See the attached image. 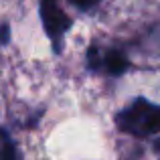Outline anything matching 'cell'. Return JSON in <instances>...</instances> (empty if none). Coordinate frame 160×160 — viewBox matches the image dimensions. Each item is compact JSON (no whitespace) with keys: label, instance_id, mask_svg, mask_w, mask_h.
<instances>
[{"label":"cell","instance_id":"cell-1","mask_svg":"<svg viewBox=\"0 0 160 160\" xmlns=\"http://www.w3.org/2000/svg\"><path fill=\"white\" fill-rule=\"evenodd\" d=\"M116 124L122 132L132 136H152L160 132V106L138 98L116 116Z\"/></svg>","mask_w":160,"mask_h":160},{"label":"cell","instance_id":"cell-2","mask_svg":"<svg viewBox=\"0 0 160 160\" xmlns=\"http://www.w3.org/2000/svg\"><path fill=\"white\" fill-rule=\"evenodd\" d=\"M41 20H43L47 37L53 43L55 53H59L61 51V43H63V35L71 27V18L59 6L57 0H41Z\"/></svg>","mask_w":160,"mask_h":160},{"label":"cell","instance_id":"cell-3","mask_svg":"<svg viewBox=\"0 0 160 160\" xmlns=\"http://www.w3.org/2000/svg\"><path fill=\"white\" fill-rule=\"evenodd\" d=\"M102 67L109 75H122L130 67V63H128V57L124 53L109 51V53H106V57H102Z\"/></svg>","mask_w":160,"mask_h":160},{"label":"cell","instance_id":"cell-4","mask_svg":"<svg viewBox=\"0 0 160 160\" xmlns=\"http://www.w3.org/2000/svg\"><path fill=\"white\" fill-rule=\"evenodd\" d=\"M0 136H2V150H0V158H16L18 154H16V150H14V144H12V140L8 138V134H6V130H2L0 132Z\"/></svg>","mask_w":160,"mask_h":160},{"label":"cell","instance_id":"cell-5","mask_svg":"<svg viewBox=\"0 0 160 160\" xmlns=\"http://www.w3.org/2000/svg\"><path fill=\"white\" fill-rule=\"evenodd\" d=\"M87 65H89V69H99L102 67V55H99V49L93 47V45L87 49Z\"/></svg>","mask_w":160,"mask_h":160},{"label":"cell","instance_id":"cell-6","mask_svg":"<svg viewBox=\"0 0 160 160\" xmlns=\"http://www.w3.org/2000/svg\"><path fill=\"white\" fill-rule=\"evenodd\" d=\"M73 6H77V8H81V10H87V8H91V6H95V4L99 2V0H69Z\"/></svg>","mask_w":160,"mask_h":160},{"label":"cell","instance_id":"cell-7","mask_svg":"<svg viewBox=\"0 0 160 160\" xmlns=\"http://www.w3.org/2000/svg\"><path fill=\"white\" fill-rule=\"evenodd\" d=\"M10 41V28H8L6 22L0 24V45H6Z\"/></svg>","mask_w":160,"mask_h":160},{"label":"cell","instance_id":"cell-8","mask_svg":"<svg viewBox=\"0 0 160 160\" xmlns=\"http://www.w3.org/2000/svg\"><path fill=\"white\" fill-rule=\"evenodd\" d=\"M156 150H160V142H156Z\"/></svg>","mask_w":160,"mask_h":160}]
</instances>
